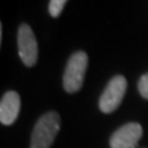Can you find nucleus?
Listing matches in <instances>:
<instances>
[{
	"label": "nucleus",
	"instance_id": "1",
	"mask_svg": "<svg viewBox=\"0 0 148 148\" xmlns=\"http://www.w3.org/2000/svg\"><path fill=\"white\" fill-rule=\"evenodd\" d=\"M60 129V116L56 111H48L37 119L30 136V148H51Z\"/></svg>",
	"mask_w": 148,
	"mask_h": 148
},
{
	"label": "nucleus",
	"instance_id": "2",
	"mask_svg": "<svg viewBox=\"0 0 148 148\" xmlns=\"http://www.w3.org/2000/svg\"><path fill=\"white\" fill-rule=\"evenodd\" d=\"M88 66V55L84 51L74 52L67 60L63 73V88L67 93H75L84 84V77Z\"/></svg>",
	"mask_w": 148,
	"mask_h": 148
},
{
	"label": "nucleus",
	"instance_id": "3",
	"mask_svg": "<svg viewBox=\"0 0 148 148\" xmlns=\"http://www.w3.org/2000/svg\"><path fill=\"white\" fill-rule=\"evenodd\" d=\"M127 82L123 75H115L108 81L99 99V108L104 114H110L119 107L126 93Z\"/></svg>",
	"mask_w": 148,
	"mask_h": 148
},
{
	"label": "nucleus",
	"instance_id": "4",
	"mask_svg": "<svg viewBox=\"0 0 148 148\" xmlns=\"http://www.w3.org/2000/svg\"><path fill=\"white\" fill-rule=\"evenodd\" d=\"M18 52L25 66L32 67L37 62L38 47L32 27L27 23H22L18 29Z\"/></svg>",
	"mask_w": 148,
	"mask_h": 148
},
{
	"label": "nucleus",
	"instance_id": "5",
	"mask_svg": "<svg viewBox=\"0 0 148 148\" xmlns=\"http://www.w3.org/2000/svg\"><path fill=\"white\" fill-rule=\"evenodd\" d=\"M143 136V127L137 122H129L116 129L110 138L111 148H136Z\"/></svg>",
	"mask_w": 148,
	"mask_h": 148
},
{
	"label": "nucleus",
	"instance_id": "6",
	"mask_svg": "<svg viewBox=\"0 0 148 148\" xmlns=\"http://www.w3.org/2000/svg\"><path fill=\"white\" fill-rule=\"evenodd\" d=\"M21 110V97L14 90L5 92L0 101V122L3 125H12Z\"/></svg>",
	"mask_w": 148,
	"mask_h": 148
},
{
	"label": "nucleus",
	"instance_id": "7",
	"mask_svg": "<svg viewBox=\"0 0 148 148\" xmlns=\"http://www.w3.org/2000/svg\"><path fill=\"white\" fill-rule=\"evenodd\" d=\"M66 3H67V0H49V5H48L49 14H51L53 18L59 16L62 14Z\"/></svg>",
	"mask_w": 148,
	"mask_h": 148
},
{
	"label": "nucleus",
	"instance_id": "8",
	"mask_svg": "<svg viewBox=\"0 0 148 148\" xmlns=\"http://www.w3.org/2000/svg\"><path fill=\"white\" fill-rule=\"evenodd\" d=\"M138 92L140 95L143 96L144 99L148 100V73H145L144 75H141V78L138 79Z\"/></svg>",
	"mask_w": 148,
	"mask_h": 148
}]
</instances>
